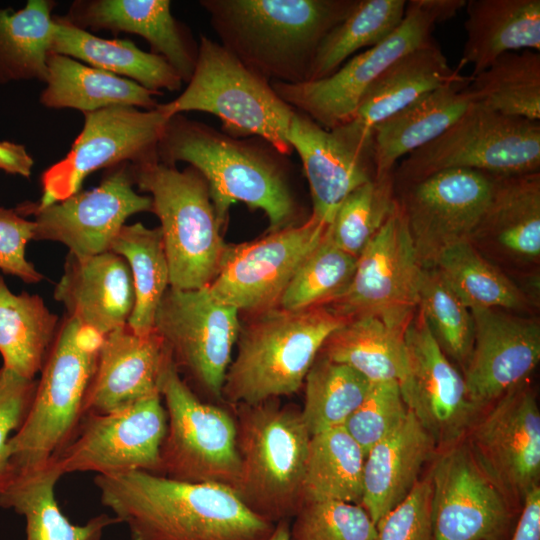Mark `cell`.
<instances>
[{"label": "cell", "mask_w": 540, "mask_h": 540, "mask_svg": "<svg viewBox=\"0 0 540 540\" xmlns=\"http://www.w3.org/2000/svg\"><path fill=\"white\" fill-rule=\"evenodd\" d=\"M157 155L164 164L186 162L203 175L222 229L237 202L262 210L269 222L267 232L302 223L289 156L262 138L232 137L178 114L168 118Z\"/></svg>", "instance_id": "1"}, {"label": "cell", "mask_w": 540, "mask_h": 540, "mask_svg": "<svg viewBox=\"0 0 540 540\" xmlns=\"http://www.w3.org/2000/svg\"><path fill=\"white\" fill-rule=\"evenodd\" d=\"M94 483L130 540H268L276 526L223 484L144 471L96 475Z\"/></svg>", "instance_id": "2"}, {"label": "cell", "mask_w": 540, "mask_h": 540, "mask_svg": "<svg viewBox=\"0 0 540 540\" xmlns=\"http://www.w3.org/2000/svg\"><path fill=\"white\" fill-rule=\"evenodd\" d=\"M358 0H201L218 42L269 82L309 81L317 50Z\"/></svg>", "instance_id": "3"}, {"label": "cell", "mask_w": 540, "mask_h": 540, "mask_svg": "<svg viewBox=\"0 0 540 540\" xmlns=\"http://www.w3.org/2000/svg\"><path fill=\"white\" fill-rule=\"evenodd\" d=\"M226 373L222 400L253 405L299 391L324 342L348 320L328 306L248 314Z\"/></svg>", "instance_id": "4"}, {"label": "cell", "mask_w": 540, "mask_h": 540, "mask_svg": "<svg viewBox=\"0 0 540 540\" xmlns=\"http://www.w3.org/2000/svg\"><path fill=\"white\" fill-rule=\"evenodd\" d=\"M241 469L235 491L271 523L293 518L303 505V480L311 435L301 410L278 399L231 407Z\"/></svg>", "instance_id": "5"}, {"label": "cell", "mask_w": 540, "mask_h": 540, "mask_svg": "<svg viewBox=\"0 0 540 540\" xmlns=\"http://www.w3.org/2000/svg\"><path fill=\"white\" fill-rule=\"evenodd\" d=\"M103 335L65 315L21 427L8 446L13 473L43 465L73 438L84 416Z\"/></svg>", "instance_id": "6"}, {"label": "cell", "mask_w": 540, "mask_h": 540, "mask_svg": "<svg viewBox=\"0 0 540 540\" xmlns=\"http://www.w3.org/2000/svg\"><path fill=\"white\" fill-rule=\"evenodd\" d=\"M134 186L152 199L168 260L170 287H207L218 274L223 240L207 181L193 166L179 170L158 159L129 164Z\"/></svg>", "instance_id": "7"}, {"label": "cell", "mask_w": 540, "mask_h": 540, "mask_svg": "<svg viewBox=\"0 0 540 540\" xmlns=\"http://www.w3.org/2000/svg\"><path fill=\"white\" fill-rule=\"evenodd\" d=\"M157 107L167 118L191 111L212 114L221 120V131L232 137L262 138L285 155L293 153L287 134L295 109L271 82L205 35L199 38L196 66L186 88Z\"/></svg>", "instance_id": "8"}, {"label": "cell", "mask_w": 540, "mask_h": 540, "mask_svg": "<svg viewBox=\"0 0 540 540\" xmlns=\"http://www.w3.org/2000/svg\"><path fill=\"white\" fill-rule=\"evenodd\" d=\"M447 169L499 176L539 172L540 121L505 116L474 102L439 137L404 157L393 171L395 187Z\"/></svg>", "instance_id": "9"}, {"label": "cell", "mask_w": 540, "mask_h": 540, "mask_svg": "<svg viewBox=\"0 0 540 540\" xmlns=\"http://www.w3.org/2000/svg\"><path fill=\"white\" fill-rule=\"evenodd\" d=\"M466 0H409L400 25L382 42L355 54L330 76L299 84L272 82L279 97L325 129L349 122L368 86L396 60L433 40L436 24Z\"/></svg>", "instance_id": "10"}, {"label": "cell", "mask_w": 540, "mask_h": 540, "mask_svg": "<svg viewBox=\"0 0 540 540\" xmlns=\"http://www.w3.org/2000/svg\"><path fill=\"white\" fill-rule=\"evenodd\" d=\"M167 414L161 475L192 483H218L235 490L241 462L234 413L205 402L188 386L172 359L160 380Z\"/></svg>", "instance_id": "11"}, {"label": "cell", "mask_w": 540, "mask_h": 540, "mask_svg": "<svg viewBox=\"0 0 540 540\" xmlns=\"http://www.w3.org/2000/svg\"><path fill=\"white\" fill-rule=\"evenodd\" d=\"M239 311L218 301L208 286L169 287L155 315L154 330L179 372L212 403L222 389L240 331Z\"/></svg>", "instance_id": "12"}, {"label": "cell", "mask_w": 540, "mask_h": 540, "mask_svg": "<svg viewBox=\"0 0 540 540\" xmlns=\"http://www.w3.org/2000/svg\"><path fill=\"white\" fill-rule=\"evenodd\" d=\"M84 124L70 151L41 175V209L81 190L88 175L123 163L158 159L157 148L168 118L156 107L112 106L84 113Z\"/></svg>", "instance_id": "13"}, {"label": "cell", "mask_w": 540, "mask_h": 540, "mask_svg": "<svg viewBox=\"0 0 540 540\" xmlns=\"http://www.w3.org/2000/svg\"><path fill=\"white\" fill-rule=\"evenodd\" d=\"M422 269L398 203L357 257L348 288L326 306L347 320L372 316L404 333L418 308Z\"/></svg>", "instance_id": "14"}, {"label": "cell", "mask_w": 540, "mask_h": 540, "mask_svg": "<svg viewBox=\"0 0 540 540\" xmlns=\"http://www.w3.org/2000/svg\"><path fill=\"white\" fill-rule=\"evenodd\" d=\"M498 176L447 169L397 187L401 194L396 197L422 267H433L446 248L472 241L491 203Z\"/></svg>", "instance_id": "15"}, {"label": "cell", "mask_w": 540, "mask_h": 540, "mask_svg": "<svg viewBox=\"0 0 540 540\" xmlns=\"http://www.w3.org/2000/svg\"><path fill=\"white\" fill-rule=\"evenodd\" d=\"M430 481L433 540H509L520 514L465 439L440 450Z\"/></svg>", "instance_id": "16"}, {"label": "cell", "mask_w": 540, "mask_h": 540, "mask_svg": "<svg viewBox=\"0 0 540 540\" xmlns=\"http://www.w3.org/2000/svg\"><path fill=\"white\" fill-rule=\"evenodd\" d=\"M166 429L161 394H154L117 412L85 413L73 438L55 458L63 474L144 471L161 475Z\"/></svg>", "instance_id": "17"}, {"label": "cell", "mask_w": 540, "mask_h": 540, "mask_svg": "<svg viewBox=\"0 0 540 540\" xmlns=\"http://www.w3.org/2000/svg\"><path fill=\"white\" fill-rule=\"evenodd\" d=\"M327 225L313 215L257 240L228 245L208 286L218 301L247 314L278 306L295 272L319 244Z\"/></svg>", "instance_id": "18"}, {"label": "cell", "mask_w": 540, "mask_h": 540, "mask_svg": "<svg viewBox=\"0 0 540 540\" xmlns=\"http://www.w3.org/2000/svg\"><path fill=\"white\" fill-rule=\"evenodd\" d=\"M480 414L464 438L485 473L521 509L540 481V411L526 381Z\"/></svg>", "instance_id": "19"}, {"label": "cell", "mask_w": 540, "mask_h": 540, "mask_svg": "<svg viewBox=\"0 0 540 540\" xmlns=\"http://www.w3.org/2000/svg\"><path fill=\"white\" fill-rule=\"evenodd\" d=\"M129 164L108 169L97 187L47 207L37 209L31 202L17 206L22 216H34L33 240L60 242L77 257L109 251L130 216L152 212L151 197L134 189Z\"/></svg>", "instance_id": "20"}, {"label": "cell", "mask_w": 540, "mask_h": 540, "mask_svg": "<svg viewBox=\"0 0 540 540\" xmlns=\"http://www.w3.org/2000/svg\"><path fill=\"white\" fill-rule=\"evenodd\" d=\"M408 375L403 399L435 441L438 450L463 440L483 410L470 398L455 368L418 311L404 333Z\"/></svg>", "instance_id": "21"}, {"label": "cell", "mask_w": 540, "mask_h": 540, "mask_svg": "<svg viewBox=\"0 0 540 540\" xmlns=\"http://www.w3.org/2000/svg\"><path fill=\"white\" fill-rule=\"evenodd\" d=\"M474 344L464 369L471 400L482 410L526 381L540 360V325L501 309H472Z\"/></svg>", "instance_id": "22"}, {"label": "cell", "mask_w": 540, "mask_h": 540, "mask_svg": "<svg viewBox=\"0 0 540 540\" xmlns=\"http://www.w3.org/2000/svg\"><path fill=\"white\" fill-rule=\"evenodd\" d=\"M287 140L302 163L314 217L330 224L345 197L375 178L372 145L341 126L325 129L295 110Z\"/></svg>", "instance_id": "23"}, {"label": "cell", "mask_w": 540, "mask_h": 540, "mask_svg": "<svg viewBox=\"0 0 540 540\" xmlns=\"http://www.w3.org/2000/svg\"><path fill=\"white\" fill-rule=\"evenodd\" d=\"M170 353L154 330L146 335L126 324L104 335L96 369L84 401V414H107L160 394Z\"/></svg>", "instance_id": "24"}, {"label": "cell", "mask_w": 540, "mask_h": 540, "mask_svg": "<svg viewBox=\"0 0 540 540\" xmlns=\"http://www.w3.org/2000/svg\"><path fill=\"white\" fill-rule=\"evenodd\" d=\"M65 21L88 31L108 30L143 37L188 83L196 66L199 42L171 12L169 0H77Z\"/></svg>", "instance_id": "25"}, {"label": "cell", "mask_w": 540, "mask_h": 540, "mask_svg": "<svg viewBox=\"0 0 540 540\" xmlns=\"http://www.w3.org/2000/svg\"><path fill=\"white\" fill-rule=\"evenodd\" d=\"M53 295L67 316L103 336L128 323L135 303L130 268L110 250L87 257L68 253Z\"/></svg>", "instance_id": "26"}, {"label": "cell", "mask_w": 540, "mask_h": 540, "mask_svg": "<svg viewBox=\"0 0 540 540\" xmlns=\"http://www.w3.org/2000/svg\"><path fill=\"white\" fill-rule=\"evenodd\" d=\"M471 77L452 68L438 44L430 42L391 64L364 91L352 119L343 124L365 142L372 129L420 96L435 89L463 83Z\"/></svg>", "instance_id": "27"}, {"label": "cell", "mask_w": 540, "mask_h": 540, "mask_svg": "<svg viewBox=\"0 0 540 540\" xmlns=\"http://www.w3.org/2000/svg\"><path fill=\"white\" fill-rule=\"evenodd\" d=\"M438 451L431 435L409 410L404 421L366 454L360 505L375 525L399 505Z\"/></svg>", "instance_id": "28"}, {"label": "cell", "mask_w": 540, "mask_h": 540, "mask_svg": "<svg viewBox=\"0 0 540 540\" xmlns=\"http://www.w3.org/2000/svg\"><path fill=\"white\" fill-rule=\"evenodd\" d=\"M470 82L430 91L376 125L371 134L375 177L392 173L400 158L435 140L455 123L475 102Z\"/></svg>", "instance_id": "29"}, {"label": "cell", "mask_w": 540, "mask_h": 540, "mask_svg": "<svg viewBox=\"0 0 540 540\" xmlns=\"http://www.w3.org/2000/svg\"><path fill=\"white\" fill-rule=\"evenodd\" d=\"M466 41L457 70L473 66L470 77L507 52H540V0H468Z\"/></svg>", "instance_id": "30"}, {"label": "cell", "mask_w": 540, "mask_h": 540, "mask_svg": "<svg viewBox=\"0 0 540 540\" xmlns=\"http://www.w3.org/2000/svg\"><path fill=\"white\" fill-rule=\"evenodd\" d=\"M62 475L55 457L38 467L14 472L0 492V506L25 518L26 540H101L105 529L119 520L103 513L84 525L71 523L55 497Z\"/></svg>", "instance_id": "31"}, {"label": "cell", "mask_w": 540, "mask_h": 540, "mask_svg": "<svg viewBox=\"0 0 540 540\" xmlns=\"http://www.w3.org/2000/svg\"><path fill=\"white\" fill-rule=\"evenodd\" d=\"M51 52L81 60L91 67L132 80L162 95L178 91L183 81L160 55L145 52L128 39H103L53 16Z\"/></svg>", "instance_id": "32"}, {"label": "cell", "mask_w": 540, "mask_h": 540, "mask_svg": "<svg viewBox=\"0 0 540 540\" xmlns=\"http://www.w3.org/2000/svg\"><path fill=\"white\" fill-rule=\"evenodd\" d=\"M44 83L39 102L50 109L84 114L112 106L152 110L159 105L155 98L159 94L138 83L56 53L48 56Z\"/></svg>", "instance_id": "33"}, {"label": "cell", "mask_w": 540, "mask_h": 540, "mask_svg": "<svg viewBox=\"0 0 540 540\" xmlns=\"http://www.w3.org/2000/svg\"><path fill=\"white\" fill-rule=\"evenodd\" d=\"M518 262L540 256V172L498 176L491 203L475 233Z\"/></svg>", "instance_id": "34"}, {"label": "cell", "mask_w": 540, "mask_h": 540, "mask_svg": "<svg viewBox=\"0 0 540 540\" xmlns=\"http://www.w3.org/2000/svg\"><path fill=\"white\" fill-rule=\"evenodd\" d=\"M61 320L37 294L13 293L0 275V354L3 367L35 379L56 338Z\"/></svg>", "instance_id": "35"}, {"label": "cell", "mask_w": 540, "mask_h": 540, "mask_svg": "<svg viewBox=\"0 0 540 540\" xmlns=\"http://www.w3.org/2000/svg\"><path fill=\"white\" fill-rule=\"evenodd\" d=\"M404 333L372 316L354 318L327 338L319 354L350 366L370 383L394 381L401 387L408 375Z\"/></svg>", "instance_id": "36"}, {"label": "cell", "mask_w": 540, "mask_h": 540, "mask_svg": "<svg viewBox=\"0 0 540 540\" xmlns=\"http://www.w3.org/2000/svg\"><path fill=\"white\" fill-rule=\"evenodd\" d=\"M365 453L343 426L311 435L303 480V504H360Z\"/></svg>", "instance_id": "37"}, {"label": "cell", "mask_w": 540, "mask_h": 540, "mask_svg": "<svg viewBox=\"0 0 540 540\" xmlns=\"http://www.w3.org/2000/svg\"><path fill=\"white\" fill-rule=\"evenodd\" d=\"M110 251L123 257L131 271L135 303L127 325L139 335L154 331L158 306L170 287L168 260L160 227L137 222L124 225Z\"/></svg>", "instance_id": "38"}, {"label": "cell", "mask_w": 540, "mask_h": 540, "mask_svg": "<svg viewBox=\"0 0 540 540\" xmlns=\"http://www.w3.org/2000/svg\"><path fill=\"white\" fill-rule=\"evenodd\" d=\"M55 2L28 0L19 10L0 9V85L47 76Z\"/></svg>", "instance_id": "39"}, {"label": "cell", "mask_w": 540, "mask_h": 540, "mask_svg": "<svg viewBox=\"0 0 540 540\" xmlns=\"http://www.w3.org/2000/svg\"><path fill=\"white\" fill-rule=\"evenodd\" d=\"M433 267L470 310H522L527 306V298L520 288L471 241L443 250Z\"/></svg>", "instance_id": "40"}, {"label": "cell", "mask_w": 540, "mask_h": 540, "mask_svg": "<svg viewBox=\"0 0 540 540\" xmlns=\"http://www.w3.org/2000/svg\"><path fill=\"white\" fill-rule=\"evenodd\" d=\"M475 102L499 114L540 121V52H507L471 77Z\"/></svg>", "instance_id": "41"}, {"label": "cell", "mask_w": 540, "mask_h": 540, "mask_svg": "<svg viewBox=\"0 0 540 540\" xmlns=\"http://www.w3.org/2000/svg\"><path fill=\"white\" fill-rule=\"evenodd\" d=\"M406 5L405 0H358L348 16L321 42L309 81L330 76L358 50L386 39L402 22Z\"/></svg>", "instance_id": "42"}, {"label": "cell", "mask_w": 540, "mask_h": 540, "mask_svg": "<svg viewBox=\"0 0 540 540\" xmlns=\"http://www.w3.org/2000/svg\"><path fill=\"white\" fill-rule=\"evenodd\" d=\"M302 419L310 435L344 426L371 383L350 366L318 354L305 380Z\"/></svg>", "instance_id": "43"}, {"label": "cell", "mask_w": 540, "mask_h": 540, "mask_svg": "<svg viewBox=\"0 0 540 540\" xmlns=\"http://www.w3.org/2000/svg\"><path fill=\"white\" fill-rule=\"evenodd\" d=\"M356 263L357 258L340 249L326 228L319 244L295 272L278 306L294 311L327 305L348 288Z\"/></svg>", "instance_id": "44"}, {"label": "cell", "mask_w": 540, "mask_h": 540, "mask_svg": "<svg viewBox=\"0 0 540 540\" xmlns=\"http://www.w3.org/2000/svg\"><path fill=\"white\" fill-rule=\"evenodd\" d=\"M418 311L434 339L464 371L474 344L471 310L455 295L434 267L422 269L418 290Z\"/></svg>", "instance_id": "45"}, {"label": "cell", "mask_w": 540, "mask_h": 540, "mask_svg": "<svg viewBox=\"0 0 540 540\" xmlns=\"http://www.w3.org/2000/svg\"><path fill=\"white\" fill-rule=\"evenodd\" d=\"M393 172L364 183L338 206L327 232L343 251L358 257L398 206Z\"/></svg>", "instance_id": "46"}, {"label": "cell", "mask_w": 540, "mask_h": 540, "mask_svg": "<svg viewBox=\"0 0 540 540\" xmlns=\"http://www.w3.org/2000/svg\"><path fill=\"white\" fill-rule=\"evenodd\" d=\"M293 519L289 540H374L376 536V525L360 504L308 502Z\"/></svg>", "instance_id": "47"}, {"label": "cell", "mask_w": 540, "mask_h": 540, "mask_svg": "<svg viewBox=\"0 0 540 540\" xmlns=\"http://www.w3.org/2000/svg\"><path fill=\"white\" fill-rule=\"evenodd\" d=\"M408 411L397 382L371 383L364 400L343 427L366 455L404 421Z\"/></svg>", "instance_id": "48"}, {"label": "cell", "mask_w": 540, "mask_h": 540, "mask_svg": "<svg viewBox=\"0 0 540 540\" xmlns=\"http://www.w3.org/2000/svg\"><path fill=\"white\" fill-rule=\"evenodd\" d=\"M37 380L0 368V492L9 483L13 468L9 440L23 424L32 404Z\"/></svg>", "instance_id": "49"}, {"label": "cell", "mask_w": 540, "mask_h": 540, "mask_svg": "<svg viewBox=\"0 0 540 540\" xmlns=\"http://www.w3.org/2000/svg\"><path fill=\"white\" fill-rule=\"evenodd\" d=\"M374 540H433L432 487L427 476L376 524Z\"/></svg>", "instance_id": "50"}, {"label": "cell", "mask_w": 540, "mask_h": 540, "mask_svg": "<svg viewBox=\"0 0 540 540\" xmlns=\"http://www.w3.org/2000/svg\"><path fill=\"white\" fill-rule=\"evenodd\" d=\"M35 223L15 209L0 206V270L28 284L45 277L26 258V247L34 238Z\"/></svg>", "instance_id": "51"}, {"label": "cell", "mask_w": 540, "mask_h": 540, "mask_svg": "<svg viewBox=\"0 0 540 540\" xmlns=\"http://www.w3.org/2000/svg\"><path fill=\"white\" fill-rule=\"evenodd\" d=\"M509 540H540V486L525 496Z\"/></svg>", "instance_id": "52"}, {"label": "cell", "mask_w": 540, "mask_h": 540, "mask_svg": "<svg viewBox=\"0 0 540 540\" xmlns=\"http://www.w3.org/2000/svg\"><path fill=\"white\" fill-rule=\"evenodd\" d=\"M34 160L22 144L0 141V170L29 178Z\"/></svg>", "instance_id": "53"}, {"label": "cell", "mask_w": 540, "mask_h": 540, "mask_svg": "<svg viewBox=\"0 0 540 540\" xmlns=\"http://www.w3.org/2000/svg\"><path fill=\"white\" fill-rule=\"evenodd\" d=\"M289 527L288 520L276 523L274 532L268 540H289Z\"/></svg>", "instance_id": "54"}]
</instances>
